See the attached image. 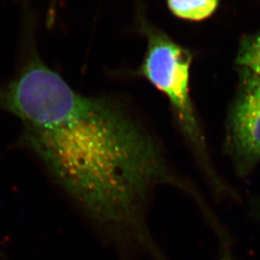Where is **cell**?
Masks as SVG:
<instances>
[{
    "label": "cell",
    "instance_id": "obj_5",
    "mask_svg": "<svg viewBox=\"0 0 260 260\" xmlns=\"http://www.w3.org/2000/svg\"><path fill=\"white\" fill-rule=\"evenodd\" d=\"M237 63L260 76V30L245 37L237 56Z\"/></svg>",
    "mask_w": 260,
    "mask_h": 260
},
{
    "label": "cell",
    "instance_id": "obj_2",
    "mask_svg": "<svg viewBox=\"0 0 260 260\" xmlns=\"http://www.w3.org/2000/svg\"><path fill=\"white\" fill-rule=\"evenodd\" d=\"M143 30L147 37L148 46L139 73L168 98L181 129L201 154L204 152V139L189 91L192 54L152 26L145 25Z\"/></svg>",
    "mask_w": 260,
    "mask_h": 260
},
{
    "label": "cell",
    "instance_id": "obj_3",
    "mask_svg": "<svg viewBox=\"0 0 260 260\" xmlns=\"http://www.w3.org/2000/svg\"><path fill=\"white\" fill-rule=\"evenodd\" d=\"M238 94L228 119V147L240 172L260 160V76L240 67Z\"/></svg>",
    "mask_w": 260,
    "mask_h": 260
},
{
    "label": "cell",
    "instance_id": "obj_1",
    "mask_svg": "<svg viewBox=\"0 0 260 260\" xmlns=\"http://www.w3.org/2000/svg\"><path fill=\"white\" fill-rule=\"evenodd\" d=\"M0 108L20 118L22 145L102 225L139 229L150 192L179 183L137 119L109 98L76 92L39 58L0 86Z\"/></svg>",
    "mask_w": 260,
    "mask_h": 260
},
{
    "label": "cell",
    "instance_id": "obj_4",
    "mask_svg": "<svg viewBox=\"0 0 260 260\" xmlns=\"http://www.w3.org/2000/svg\"><path fill=\"white\" fill-rule=\"evenodd\" d=\"M168 5L177 17L200 21L215 12L219 0H168Z\"/></svg>",
    "mask_w": 260,
    "mask_h": 260
}]
</instances>
